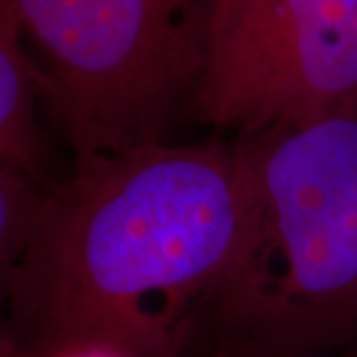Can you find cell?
<instances>
[{
    "instance_id": "cell-1",
    "label": "cell",
    "mask_w": 357,
    "mask_h": 357,
    "mask_svg": "<svg viewBox=\"0 0 357 357\" xmlns=\"http://www.w3.org/2000/svg\"><path fill=\"white\" fill-rule=\"evenodd\" d=\"M234 143H153L76 165L2 274L20 344L48 357H187L236 244Z\"/></svg>"
},
{
    "instance_id": "cell-2",
    "label": "cell",
    "mask_w": 357,
    "mask_h": 357,
    "mask_svg": "<svg viewBox=\"0 0 357 357\" xmlns=\"http://www.w3.org/2000/svg\"><path fill=\"white\" fill-rule=\"evenodd\" d=\"M234 149L241 227L192 349L357 357V103Z\"/></svg>"
},
{
    "instance_id": "cell-3",
    "label": "cell",
    "mask_w": 357,
    "mask_h": 357,
    "mask_svg": "<svg viewBox=\"0 0 357 357\" xmlns=\"http://www.w3.org/2000/svg\"><path fill=\"white\" fill-rule=\"evenodd\" d=\"M211 0H10L44 48L76 165L163 141L203 68Z\"/></svg>"
},
{
    "instance_id": "cell-4",
    "label": "cell",
    "mask_w": 357,
    "mask_h": 357,
    "mask_svg": "<svg viewBox=\"0 0 357 357\" xmlns=\"http://www.w3.org/2000/svg\"><path fill=\"white\" fill-rule=\"evenodd\" d=\"M356 103L357 0L208 2L199 121L248 137Z\"/></svg>"
},
{
    "instance_id": "cell-5",
    "label": "cell",
    "mask_w": 357,
    "mask_h": 357,
    "mask_svg": "<svg viewBox=\"0 0 357 357\" xmlns=\"http://www.w3.org/2000/svg\"><path fill=\"white\" fill-rule=\"evenodd\" d=\"M24 24L10 0H0V163L38 178L44 143L36 121V98L48 79L22 48Z\"/></svg>"
},
{
    "instance_id": "cell-6",
    "label": "cell",
    "mask_w": 357,
    "mask_h": 357,
    "mask_svg": "<svg viewBox=\"0 0 357 357\" xmlns=\"http://www.w3.org/2000/svg\"><path fill=\"white\" fill-rule=\"evenodd\" d=\"M48 191L38 178L0 163V270L18 260L38 225Z\"/></svg>"
},
{
    "instance_id": "cell-7",
    "label": "cell",
    "mask_w": 357,
    "mask_h": 357,
    "mask_svg": "<svg viewBox=\"0 0 357 357\" xmlns=\"http://www.w3.org/2000/svg\"><path fill=\"white\" fill-rule=\"evenodd\" d=\"M187 357H260V356H248V354H234V351H225V349H211V347H203V349H195Z\"/></svg>"
}]
</instances>
